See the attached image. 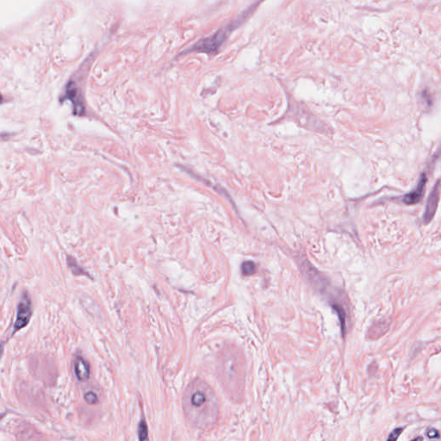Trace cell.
Wrapping results in <instances>:
<instances>
[{
    "label": "cell",
    "instance_id": "cell-4",
    "mask_svg": "<svg viewBox=\"0 0 441 441\" xmlns=\"http://www.w3.org/2000/svg\"><path fill=\"white\" fill-rule=\"evenodd\" d=\"M440 187H441V184L438 182L436 184V186L434 187L433 191L430 193V195H429L425 214H424V217H423L425 223H429V221L433 219L434 216H435V211H436V209H437V206H438Z\"/></svg>",
    "mask_w": 441,
    "mask_h": 441
},
{
    "label": "cell",
    "instance_id": "cell-3",
    "mask_svg": "<svg viewBox=\"0 0 441 441\" xmlns=\"http://www.w3.org/2000/svg\"><path fill=\"white\" fill-rule=\"evenodd\" d=\"M70 100L71 102L73 103L75 115H84L85 106H84L83 99L73 81L67 84L64 96L62 97V100Z\"/></svg>",
    "mask_w": 441,
    "mask_h": 441
},
{
    "label": "cell",
    "instance_id": "cell-9",
    "mask_svg": "<svg viewBox=\"0 0 441 441\" xmlns=\"http://www.w3.org/2000/svg\"><path fill=\"white\" fill-rule=\"evenodd\" d=\"M147 435H148V429L146 422L144 420H141L139 426H138V435H139V440L140 441H145L147 440Z\"/></svg>",
    "mask_w": 441,
    "mask_h": 441
},
{
    "label": "cell",
    "instance_id": "cell-10",
    "mask_svg": "<svg viewBox=\"0 0 441 441\" xmlns=\"http://www.w3.org/2000/svg\"><path fill=\"white\" fill-rule=\"evenodd\" d=\"M241 271L244 275H252L256 272V265L253 261H246L241 265Z\"/></svg>",
    "mask_w": 441,
    "mask_h": 441
},
{
    "label": "cell",
    "instance_id": "cell-1",
    "mask_svg": "<svg viewBox=\"0 0 441 441\" xmlns=\"http://www.w3.org/2000/svg\"><path fill=\"white\" fill-rule=\"evenodd\" d=\"M183 406L187 419L200 429L210 428L218 420V397L204 381L198 379L187 387Z\"/></svg>",
    "mask_w": 441,
    "mask_h": 441
},
{
    "label": "cell",
    "instance_id": "cell-12",
    "mask_svg": "<svg viewBox=\"0 0 441 441\" xmlns=\"http://www.w3.org/2000/svg\"><path fill=\"white\" fill-rule=\"evenodd\" d=\"M402 432H403V429H396V430L390 435V436L388 438V440H389V441H392V440H393V441H396V440H397L398 436H399L400 434H401Z\"/></svg>",
    "mask_w": 441,
    "mask_h": 441
},
{
    "label": "cell",
    "instance_id": "cell-13",
    "mask_svg": "<svg viewBox=\"0 0 441 441\" xmlns=\"http://www.w3.org/2000/svg\"><path fill=\"white\" fill-rule=\"evenodd\" d=\"M428 435H429L430 438H438L439 437L438 432L436 431V430H434V429L429 430L428 432Z\"/></svg>",
    "mask_w": 441,
    "mask_h": 441
},
{
    "label": "cell",
    "instance_id": "cell-2",
    "mask_svg": "<svg viewBox=\"0 0 441 441\" xmlns=\"http://www.w3.org/2000/svg\"><path fill=\"white\" fill-rule=\"evenodd\" d=\"M31 317H32V301L29 298V295L27 292H24L18 303L16 310V321L14 323L11 336L14 335L18 330L25 328L29 324Z\"/></svg>",
    "mask_w": 441,
    "mask_h": 441
},
{
    "label": "cell",
    "instance_id": "cell-6",
    "mask_svg": "<svg viewBox=\"0 0 441 441\" xmlns=\"http://www.w3.org/2000/svg\"><path fill=\"white\" fill-rule=\"evenodd\" d=\"M426 181H427V178H426L425 174H422L421 179H420L419 184L416 190H414L413 192H409V194L404 196L403 199V202L408 205H413V204L418 203L420 199H422V194L424 192Z\"/></svg>",
    "mask_w": 441,
    "mask_h": 441
},
{
    "label": "cell",
    "instance_id": "cell-11",
    "mask_svg": "<svg viewBox=\"0 0 441 441\" xmlns=\"http://www.w3.org/2000/svg\"><path fill=\"white\" fill-rule=\"evenodd\" d=\"M84 398H85L86 402L90 405H94V404H96L99 402V397L97 396V394L94 393L93 391L87 392V393L85 394Z\"/></svg>",
    "mask_w": 441,
    "mask_h": 441
},
{
    "label": "cell",
    "instance_id": "cell-7",
    "mask_svg": "<svg viewBox=\"0 0 441 441\" xmlns=\"http://www.w3.org/2000/svg\"><path fill=\"white\" fill-rule=\"evenodd\" d=\"M74 372L78 380L86 382L90 377V366L82 357H77L74 360Z\"/></svg>",
    "mask_w": 441,
    "mask_h": 441
},
{
    "label": "cell",
    "instance_id": "cell-5",
    "mask_svg": "<svg viewBox=\"0 0 441 441\" xmlns=\"http://www.w3.org/2000/svg\"><path fill=\"white\" fill-rule=\"evenodd\" d=\"M224 35H225L224 33H220V31H219L213 36L205 39L198 44H196L194 49L201 52L214 51L220 46V43L222 42L221 41H223Z\"/></svg>",
    "mask_w": 441,
    "mask_h": 441
},
{
    "label": "cell",
    "instance_id": "cell-8",
    "mask_svg": "<svg viewBox=\"0 0 441 441\" xmlns=\"http://www.w3.org/2000/svg\"><path fill=\"white\" fill-rule=\"evenodd\" d=\"M67 263H68V266L70 267V270L74 275H87V277H90L89 274L83 268H81L80 265H78L77 262L75 261V259H73L72 257L67 258Z\"/></svg>",
    "mask_w": 441,
    "mask_h": 441
}]
</instances>
